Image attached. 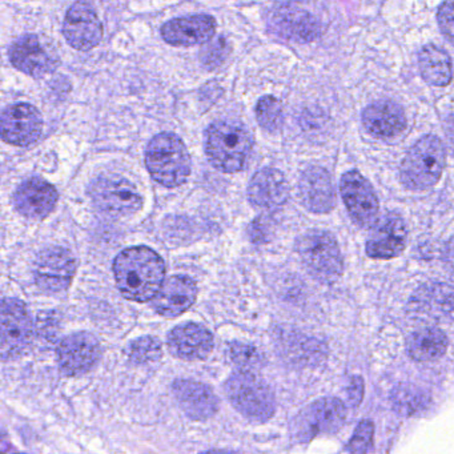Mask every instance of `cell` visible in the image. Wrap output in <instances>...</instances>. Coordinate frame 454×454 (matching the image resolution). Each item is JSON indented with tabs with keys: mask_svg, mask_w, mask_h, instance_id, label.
<instances>
[{
	"mask_svg": "<svg viewBox=\"0 0 454 454\" xmlns=\"http://www.w3.org/2000/svg\"><path fill=\"white\" fill-rule=\"evenodd\" d=\"M119 291L126 299L145 302L160 291L166 276L163 259L148 247L124 249L114 262Z\"/></svg>",
	"mask_w": 454,
	"mask_h": 454,
	"instance_id": "cell-1",
	"label": "cell"
},
{
	"mask_svg": "<svg viewBox=\"0 0 454 454\" xmlns=\"http://www.w3.org/2000/svg\"><path fill=\"white\" fill-rule=\"evenodd\" d=\"M254 147L251 132L236 121H220L207 131L206 153L212 166L225 174L241 171Z\"/></svg>",
	"mask_w": 454,
	"mask_h": 454,
	"instance_id": "cell-2",
	"label": "cell"
},
{
	"mask_svg": "<svg viewBox=\"0 0 454 454\" xmlns=\"http://www.w3.org/2000/svg\"><path fill=\"white\" fill-rule=\"evenodd\" d=\"M145 166L159 184L176 188L184 184L190 176V153L177 135L161 132L148 143Z\"/></svg>",
	"mask_w": 454,
	"mask_h": 454,
	"instance_id": "cell-3",
	"label": "cell"
},
{
	"mask_svg": "<svg viewBox=\"0 0 454 454\" xmlns=\"http://www.w3.org/2000/svg\"><path fill=\"white\" fill-rule=\"evenodd\" d=\"M445 160V147L440 137L427 135L406 153L401 164V179L411 190L432 188L442 175Z\"/></svg>",
	"mask_w": 454,
	"mask_h": 454,
	"instance_id": "cell-4",
	"label": "cell"
},
{
	"mask_svg": "<svg viewBox=\"0 0 454 454\" xmlns=\"http://www.w3.org/2000/svg\"><path fill=\"white\" fill-rule=\"evenodd\" d=\"M224 389L236 411L251 421L265 422L275 413V395L254 372H235L225 382Z\"/></svg>",
	"mask_w": 454,
	"mask_h": 454,
	"instance_id": "cell-5",
	"label": "cell"
},
{
	"mask_svg": "<svg viewBox=\"0 0 454 454\" xmlns=\"http://www.w3.org/2000/svg\"><path fill=\"white\" fill-rule=\"evenodd\" d=\"M297 251L305 267L318 280L332 283L341 276V252L336 239L325 231H309L299 243Z\"/></svg>",
	"mask_w": 454,
	"mask_h": 454,
	"instance_id": "cell-6",
	"label": "cell"
},
{
	"mask_svg": "<svg viewBox=\"0 0 454 454\" xmlns=\"http://www.w3.org/2000/svg\"><path fill=\"white\" fill-rule=\"evenodd\" d=\"M347 409L337 398L326 397L308 405L294 421V435L300 442H309L320 434L341 429Z\"/></svg>",
	"mask_w": 454,
	"mask_h": 454,
	"instance_id": "cell-7",
	"label": "cell"
},
{
	"mask_svg": "<svg viewBox=\"0 0 454 454\" xmlns=\"http://www.w3.org/2000/svg\"><path fill=\"white\" fill-rule=\"evenodd\" d=\"M90 193L95 206L111 216H131L143 206L137 187L123 177H99L91 185Z\"/></svg>",
	"mask_w": 454,
	"mask_h": 454,
	"instance_id": "cell-8",
	"label": "cell"
},
{
	"mask_svg": "<svg viewBox=\"0 0 454 454\" xmlns=\"http://www.w3.org/2000/svg\"><path fill=\"white\" fill-rule=\"evenodd\" d=\"M340 192L353 222L361 228H373L379 220L380 204L368 180L357 171L342 175Z\"/></svg>",
	"mask_w": 454,
	"mask_h": 454,
	"instance_id": "cell-9",
	"label": "cell"
},
{
	"mask_svg": "<svg viewBox=\"0 0 454 454\" xmlns=\"http://www.w3.org/2000/svg\"><path fill=\"white\" fill-rule=\"evenodd\" d=\"M33 321L20 300L6 297L2 302V358L17 357L30 344Z\"/></svg>",
	"mask_w": 454,
	"mask_h": 454,
	"instance_id": "cell-10",
	"label": "cell"
},
{
	"mask_svg": "<svg viewBox=\"0 0 454 454\" xmlns=\"http://www.w3.org/2000/svg\"><path fill=\"white\" fill-rule=\"evenodd\" d=\"M75 275V259L68 249L51 247L39 254L34 267L36 286L46 294H59L68 288Z\"/></svg>",
	"mask_w": 454,
	"mask_h": 454,
	"instance_id": "cell-11",
	"label": "cell"
},
{
	"mask_svg": "<svg viewBox=\"0 0 454 454\" xmlns=\"http://www.w3.org/2000/svg\"><path fill=\"white\" fill-rule=\"evenodd\" d=\"M43 119L28 103L10 106L0 118V132L4 142L17 147H27L41 137Z\"/></svg>",
	"mask_w": 454,
	"mask_h": 454,
	"instance_id": "cell-12",
	"label": "cell"
},
{
	"mask_svg": "<svg viewBox=\"0 0 454 454\" xmlns=\"http://www.w3.org/2000/svg\"><path fill=\"white\" fill-rule=\"evenodd\" d=\"M100 357V344L94 334L79 332L60 342L58 361L66 376H81L91 371Z\"/></svg>",
	"mask_w": 454,
	"mask_h": 454,
	"instance_id": "cell-13",
	"label": "cell"
},
{
	"mask_svg": "<svg viewBox=\"0 0 454 454\" xmlns=\"http://www.w3.org/2000/svg\"><path fill=\"white\" fill-rule=\"evenodd\" d=\"M63 35L78 51H90L100 43L103 26L94 10L83 2L73 4L63 25Z\"/></svg>",
	"mask_w": 454,
	"mask_h": 454,
	"instance_id": "cell-14",
	"label": "cell"
},
{
	"mask_svg": "<svg viewBox=\"0 0 454 454\" xmlns=\"http://www.w3.org/2000/svg\"><path fill=\"white\" fill-rule=\"evenodd\" d=\"M10 62L17 70L33 78L51 74L59 65L57 55L50 51L36 35H25L18 39L10 49Z\"/></svg>",
	"mask_w": 454,
	"mask_h": 454,
	"instance_id": "cell-15",
	"label": "cell"
},
{
	"mask_svg": "<svg viewBox=\"0 0 454 454\" xmlns=\"http://www.w3.org/2000/svg\"><path fill=\"white\" fill-rule=\"evenodd\" d=\"M405 246V223L397 215H387L374 224L366 243V254L372 259H393L403 254Z\"/></svg>",
	"mask_w": 454,
	"mask_h": 454,
	"instance_id": "cell-16",
	"label": "cell"
},
{
	"mask_svg": "<svg viewBox=\"0 0 454 454\" xmlns=\"http://www.w3.org/2000/svg\"><path fill=\"white\" fill-rule=\"evenodd\" d=\"M175 397L180 408L191 419L204 421L219 411V398L214 390L203 382L193 380H177L174 382Z\"/></svg>",
	"mask_w": 454,
	"mask_h": 454,
	"instance_id": "cell-17",
	"label": "cell"
},
{
	"mask_svg": "<svg viewBox=\"0 0 454 454\" xmlns=\"http://www.w3.org/2000/svg\"><path fill=\"white\" fill-rule=\"evenodd\" d=\"M58 191L46 180L33 177L20 185L14 195L18 212L28 219H44L54 211Z\"/></svg>",
	"mask_w": 454,
	"mask_h": 454,
	"instance_id": "cell-18",
	"label": "cell"
},
{
	"mask_svg": "<svg viewBox=\"0 0 454 454\" xmlns=\"http://www.w3.org/2000/svg\"><path fill=\"white\" fill-rule=\"evenodd\" d=\"M216 22L209 15L177 18L161 27V36L171 46L190 47L207 43L215 36Z\"/></svg>",
	"mask_w": 454,
	"mask_h": 454,
	"instance_id": "cell-19",
	"label": "cell"
},
{
	"mask_svg": "<svg viewBox=\"0 0 454 454\" xmlns=\"http://www.w3.org/2000/svg\"><path fill=\"white\" fill-rule=\"evenodd\" d=\"M198 296L195 281L187 276H172L164 280L160 291L153 297V305L164 317H177L187 312Z\"/></svg>",
	"mask_w": 454,
	"mask_h": 454,
	"instance_id": "cell-20",
	"label": "cell"
},
{
	"mask_svg": "<svg viewBox=\"0 0 454 454\" xmlns=\"http://www.w3.org/2000/svg\"><path fill=\"white\" fill-rule=\"evenodd\" d=\"M168 347L182 360H203L214 349V336L206 326L183 324L169 332Z\"/></svg>",
	"mask_w": 454,
	"mask_h": 454,
	"instance_id": "cell-21",
	"label": "cell"
},
{
	"mask_svg": "<svg viewBox=\"0 0 454 454\" xmlns=\"http://www.w3.org/2000/svg\"><path fill=\"white\" fill-rule=\"evenodd\" d=\"M363 124L372 137L390 139L405 129L406 118L397 103L377 100L364 110Z\"/></svg>",
	"mask_w": 454,
	"mask_h": 454,
	"instance_id": "cell-22",
	"label": "cell"
},
{
	"mask_svg": "<svg viewBox=\"0 0 454 454\" xmlns=\"http://www.w3.org/2000/svg\"><path fill=\"white\" fill-rule=\"evenodd\" d=\"M288 198V182L278 169H262L252 177L251 183H249V201L259 208H278L286 203Z\"/></svg>",
	"mask_w": 454,
	"mask_h": 454,
	"instance_id": "cell-23",
	"label": "cell"
},
{
	"mask_svg": "<svg viewBox=\"0 0 454 454\" xmlns=\"http://www.w3.org/2000/svg\"><path fill=\"white\" fill-rule=\"evenodd\" d=\"M302 204L308 211L326 214L334 207L331 176L320 167H310L301 175L299 184Z\"/></svg>",
	"mask_w": 454,
	"mask_h": 454,
	"instance_id": "cell-24",
	"label": "cell"
},
{
	"mask_svg": "<svg viewBox=\"0 0 454 454\" xmlns=\"http://www.w3.org/2000/svg\"><path fill=\"white\" fill-rule=\"evenodd\" d=\"M270 26L278 35L300 43L315 41L320 33L317 20L312 15L292 7H281L273 12Z\"/></svg>",
	"mask_w": 454,
	"mask_h": 454,
	"instance_id": "cell-25",
	"label": "cell"
},
{
	"mask_svg": "<svg viewBox=\"0 0 454 454\" xmlns=\"http://www.w3.org/2000/svg\"><path fill=\"white\" fill-rule=\"evenodd\" d=\"M413 309L427 317L440 318L454 310V289L445 284H429L414 294Z\"/></svg>",
	"mask_w": 454,
	"mask_h": 454,
	"instance_id": "cell-26",
	"label": "cell"
},
{
	"mask_svg": "<svg viewBox=\"0 0 454 454\" xmlns=\"http://www.w3.org/2000/svg\"><path fill=\"white\" fill-rule=\"evenodd\" d=\"M419 73L430 86L446 87L453 79L451 60L448 52L434 44L425 46L419 55Z\"/></svg>",
	"mask_w": 454,
	"mask_h": 454,
	"instance_id": "cell-27",
	"label": "cell"
},
{
	"mask_svg": "<svg viewBox=\"0 0 454 454\" xmlns=\"http://www.w3.org/2000/svg\"><path fill=\"white\" fill-rule=\"evenodd\" d=\"M448 337L437 328L419 329L409 336L406 352L416 361H430L445 355Z\"/></svg>",
	"mask_w": 454,
	"mask_h": 454,
	"instance_id": "cell-28",
	"label": "cell"
},
{
	"mask_svg": "<svg viewBox=\"0 0 454 454\" xmlns=\"http://www.w3.org/2000/svg\"><path fill=\"white\" fill-rule=\"evenodd\" d=\"M393 409L401 416H411L422 411L429 403V395L414 387V385H400L390 395Z\"/></svg>",
	"mask_w": 454,
	"mask_h": 454,
	"instance_id": "cell-29",
	"label": "cell"
},
{
	"mask_svg": "<svg viewBox=\"0 0 454 454\" xmlns=\"http://www.w3.org/2000/svg\"><path fill=\"white\" fill-rule=\"evenodd\" d=\"M254 113H256L257 121H259L260 126L267 129V131H278L283 126V106L276 98H262L259 103H257Z\"/></svg>",
	"mask_w": 454,
	"mask_h": 454,
	"instance_id": "cell-30",
	"label": "cell"
},
{
	"mask_svg": "<svg viewBox=\"0 0 454 454\" xmlns=\"http://www.w3.org/2000/svg\"><path fill=\"white\" fill-rule=\"evenodd\" d=\"M127 353L135 364L155 363L160 358L161 344L153 336L139 337L127 347Z\"/></svg>",
	"mask_w": 454,
	"mask_h": 454,
	"instance_id": "cell-31",
	"label": "cell"
},
{
	"mask_svg": "<svg viewBox=\"0 0 454 454\" xmlns=\"http://www.w3.org/2000/svg\"><path fill=\"white\" fill-rule=\"evenodd\" d=\"M230 355L233 364L243 371L254 372L264 365V357H262V352L254 345L232 342Z\"/></svg>",
	"mask_w": 454,
	"mask_h": 454,
	"instance_id": "cell-32",
	"label": "cell"
},
{
	"mask_svg": "<svg viewBox=\"0 0 454 454\" xmlns=\"http://www.w3.org/2000/svg\"><path fill=\"white\" fill-rule=\"evenodd\" d=\"M374 425L371 419H364L356 427L355 434L350 438L348 450L350 453H366L373 446Z\"/></svg>",
	"mask_w": 454,
	"mask_h": 454,
	"instance_id": "cell-33",
	"label": "cell"
},
{
	"mask_svg": "<svg viewBox=\"0 0 454 454\" xmlns=\"http://www.w3.org/2000/svg\"><path fill=\"white\" fill-rule=\"evenodd\" d=\"M212 39L207 42L208 44H207L204 51H201V60H203L207 66L217 67V66L224 60L227 43H225L223 38H217L216 41H212Z\"/></svg>",
	"mask_w": 454,
	"mask_h": 454,
	"instance_id": "cell-34",
	"label": "cell"
},
{
	"mask_svg": "<svg viewBox=\"0 0 454 454\" xmlns=\"http://www.w3.org/2000/svg\"><path fill=\"white\" fill-rule=\"evenodd\" d=\"M438 25L449 41L454 43V0H445L438 10Z\"/></svg>",
	"mask_w": 454,
	"mask_h": 454,
	"instance_id": "cell-35",
	"label": "cell"
},
{
	"mask_svg": "<svg viewBox=\"0 0 454 454\" xmlns=\"http://www.w3.org/2000/svg\"><path fill=\"white\" fill-rule=\"evenodd\" d=\"M364 395V381L360 376L353 377L349 387H348V401L353 408L360 405Z\"/></svg>",
	"mask_w": 454,
	"mask_h": 454,
	"instance_id": "cell-36",
	"label": "cell"
},
{
	"mask_svg": "<svg viewBox=\"0 0 454 454\" xmlns=\"http://www.w3.org/2000/svg\"><path fill=\"white\" fill-rule=\"evenodd\" d=\"M446 131H448V137L449 139H450L451 145H454V116L449 119Z\"/></svg>",
	"mask_w": 454,
	"mask_h": 454,
	"instance_id": "cell-37",
	"label": "cell"
},
{
	"mask_svg": "<svg viewBox=\"0 0 454 454\" xmlns=\"http://www.w3.org/2000/svg\"><path fill=\"white\" fill-rule=\"evenodd\" d=\"M446 254H448V264H450L451 268H454V240H451V243L449 244Z\"/></svg>",
	"mask_w": 454,
	"mask_h": 454,
	"instance_id": "cell-38",
	"label": "cell"
}]
</instances>
